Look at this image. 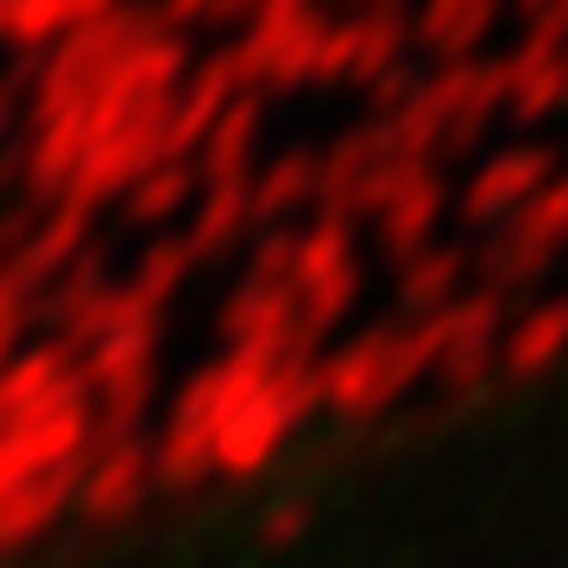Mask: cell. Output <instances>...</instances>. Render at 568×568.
Wrapping results in <instances>:
<instances>
[{
    "label": "cell",
    "instance_id": "cell-1",
    "mask_svg": "<svg viewBox=\"0 0 568 568\" xmlns=\"http://www.w3.org/2000/svg\"><path fill=\"white\" fill-rule=\"evenodd\" d=\"M0 568H568V480L260 462L203 487L0 506Z\"/></svg>",
    "mask_w": 568,
    "mask_h": 568
}]
</instances>
